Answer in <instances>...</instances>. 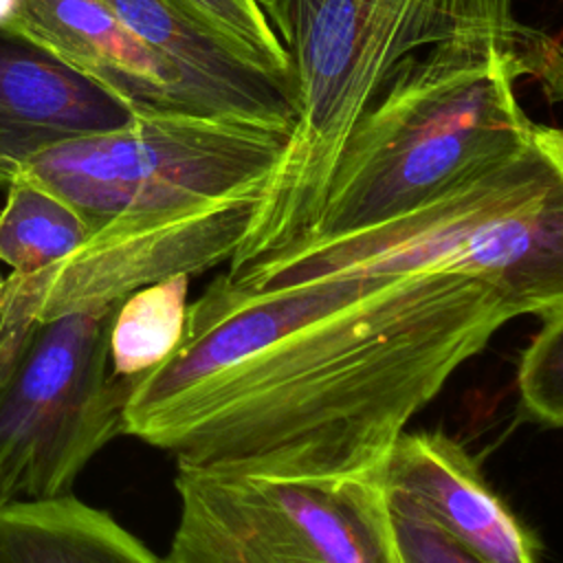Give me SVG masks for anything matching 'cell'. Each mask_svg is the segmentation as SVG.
Segmentation results:
<instances>
[{
  "label": "cell",
  "instance_id": "9c48e42d",
  "mask_svg": "<svg viewBox=\"0 0 563 563\" xmlns=\"http://www.w3.org/2000/svg\"><path fill=\"white\" fill-rule=\"evenodd\" d=\"M380 484L387 501L418 512L486 563H539V541L482 475L475 457L442 431H402Z\"/></svg>",
  "mask_w": 563,
  "mask_h": 563
},
{
  "label": "cell",
  "instance_id": "2e32d148",
  "mask_svg": "<svg viewBox=\"0 0 563 563\" xmlns=\"http://www.w3.org/2000/svg\"><path fill=\"white\" fill-rule=\"evenodd\" d=\"M189 15L218 33L244 57L288 88V59L257 0H176Z\"/></svg>",
  "mask_w": 563,
  "mask_h": 563
},
{
  "label": "cell",
  "instance_id": "30bf717a",
  "mask_svg": "<svg viewBox=\"0 0 563 563\" xmlns=\"http://www.w3.org/2000/svg\"><path fill=\"white\" fill-rule=\"evenodd\" d=\"M123 99L11 26H0V185L57 143L125 128Z\"/></svg>",
  "mask_w": 563,
  "mask_h": 563
},
{
  "label": "cell",
  "instance_id": "8fae6325",
  "mask_svg": "<svg viewBox=\"0 0 563 563\" xmlns=\"http://www.w3.org/2000/svg\"><path fill=\"white\" fill-rule=\"evenodd\" d=\"M7 26L62 57L139 114H202L172 64L101 0H15Z\"/></svg>",
  "mask_w": 563,
  "mask_h": 563
},
{
  "label": "cell",
  "instance_id": "8992f818",
  "mask_svg": "<svg viewBox=\"0 0 563 563\" xmlns=\"http://www.w3.org/2000/svg\"><path fill=\"white\" fill-rule=\"evenodd\" d=\"M165 563H398L380 473L290 479L178 466Z\"/></svg>",
  "mask_w": 563,
  "mask_h": 563
},
{
  "label": "cell",
  "instance_id": "5b68a950",
  "mask_svg": "<svg viewBox=\"0 0 563 563\" xmlns=\"http://www.w3.org/2000/svg\"><path fill=\"white\" fill-rule=\"evenodd\" d=\"M288 128L185 110L136 114L119 130L42 150L18 176L68 202L90 227L202 207L264 189Z\"/></svg>",
  "mask_w": 563,
  "mask_h": 563
},
{
  "label": "cell",
  "instance_id": "e0dca14e",
  "mask_svg": "<svg viewBox=\"0 0 563 563\" xmlns=\"http://www.w3.org/2000/svg\"><path fill=\"white\" fill-rule=\"evenodd\" d=\"M387 510L398 563H486L407 506L387 501Z\"/></svg>",
  "mask_w": 563,
  "mask_h": 563
},
{
  "label": "cell",
  "instance_id": "9a60e30c",
  "mask_svg": "<svg viewBox=\"0 0 563 563\" xmlns=\"http://www.w3.org/2000/svg\"><path fill=\"white\" fill-rule=\"evenodd\" d=\"M541 328L530 339L517 367L521 413L548 429L563 422V308L539 317Z\"/></svg>",
  "mask_w": 563,
  "mask_h": 563
},
{
  "label": "cell",
  "instance_id": "6da1fadb",
  "mask_svg": "<svg viewBox=\"0 0 563 563\" xmlns=\"http://www.w3.org/2000/svg\"><path fill=\"white\" fill-rule=\"evenodd\" d=\"M526 310L462 273L330 275L187 303L172 354L132 383L123 433L178 466L290 479L380 473L451 374Z\"/></svg>",
  "mask_w": 563,
  "mask_h": 563
},
{
  "label": "cell",
  "instance_id": "ba28073f",
  "mask_svg": "<svg viewBox=\"0 0 563 563\" xmlns=\"http://www.w3.org/2000/svg\"><path fill=\"white\" fill-rule=\"evenodd\" d=\"M260 198L262 189H249L178 213L108 222L68 257L33 275L11 273L0 308L42 323L68 312L112 308L154 282L229 264Z\"/></svg>",
  "mask_w": 563,
  "mask_h": 563
},
{
  "label": "cell",
  "instance_id": "ac0fdd59",
  "mask_svg": "<svg viewBox=\"0 0 563 563\" xmlns=\"http://www.w3.org/2000/svg\"><path fill=\"white\" fill-rule=\"evenodd\" d=\"M15 0H0V26H7L11 13H13Z\"/></svg>",
  "mask_w": 563,
  "mask_h": 563
},
{
  "label": "cell",
  "instance_id": "277c9868",
  "mask_svg": "<svg viewBox=\"0 0 563 563\" xmlns=\"http://www.w3.org/2000/svg\"><path fill=\"white\" fill-rule=\"evenodd\" d=\"M468 0H257L288 59L292 123L249 229L238 271L303 240L341 152L398 64L444 37Z\"/></svg>",
  "mask_w": 563,
  "mask_h": 563
},
{
  "label": "cell",
  "instance_id": "52a82bcc",
  "mask_svg": "<svg viewBox=\"0 0 563 563\" xmlns=\"http://www.w3.org/2000/svg\"><path fill=\"white\" fill-rule=\"evenodd\" d=\"M117 306L35 325L0 387V504L70 493L84 466L123 433L134 380L112 376L108 363Z\"/></svg>",
  "mask_w": 563,
  "mask_h": 563
},
{
  "label": "cell",
  "instance_id": "5bb4252c",
  "mask_svg": "<svg viewBox=\"0 0 563 563\" xmlns=\"http://www.w3.org/2000/svg\"><path fill=\"white\" fill-rule=\"evenodd\" d=\"M189 275L143 286L119 301L108 330V363L117 378L136 380L176 347L187 317Z\"/></svg>",
  "mask_w": 563,
  "mask_h": 563
},
{
  "label": "cell",
  "instance_id": "7a4b0ae2",
  "mask_svg": "<svg viewBox=\"0 0 563 563\" xmlns=\"http://www.w3.org/2000/svg\"><path fill=\"white\" fill-rule=\"evenodd\" d=\"M526 77L561 99L559 42L519 22L512 0H468L444 37L387 79L347 139L306 238L378 222L517 154L537 128L517 97Z\"/></svg>",
  "mask_w": 563,
  "mask_h": 563
},
{
  "label": "cell",
  "instance_id": "4fadbf2b",
  "mask_svg": "<svg viewBox=\"0 0 563 563\" xmlns=\"http://www.w3.org/2000/svg\"><path fill=\"white\" fill-rule=\"evenodd\" d=\"M84 218L62 198L15 176L0 209V262L13 275H33L77 251L90 235Z\"/></svg>",
  "mask_w": 563,
  "mask_h": 563
},
{
  "label": "cell",
  "instance_id": "d6986e66",
  "mask_svg": "<svg viewBox=\"0 0 563 563\" xmlns=\"http://www.w3.org/2000/svg\"><path fill=\"white\" fill-rule=\"evenodd\" d=\"M2 286H4V279H2V275H0V297H2Z\"/></svg>",
  "mask_w": 563,
  "mask_h": 563
},
{
  "label": "cell",
  "instance_id": "3957f363",
  "mask_svg": "<svg viewBox=\"0 0 563 563\" xmlns=\"http://www.w3.org/2000/svg\"><path fill=\"white\" fill-rule=\"evenodd\" d=\"M462 273L541 317L563 308V136L537 123L506 161L378 222L306 238L224 275L279 288L330 275Z\"/></svg>",
  "mask_w": 563,
  "mask_h": 563
},
{
  "label": "cell",
  "instance_id": "7c38bea8",
  "mask_svg": "<svg viewBox=\"0 0 563 563\" xmlns=\"http://www.w3.org/2000/svg\"><path fill=\"white\" fill-rule=\"evenodd\" d=\"M134 35L172 64L202 114L288 128V88L189 15L176 0H101Z\"/></svg>",
  "mask_w": 563,
  "mask_h": 563
}]
</instances>
